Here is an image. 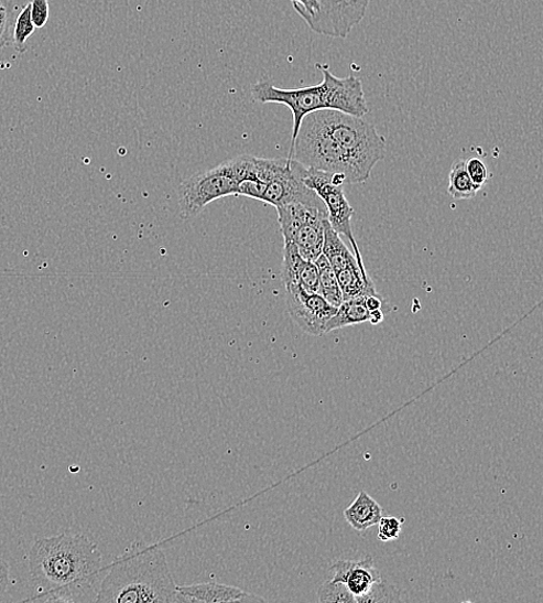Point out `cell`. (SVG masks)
Returning <instances> with one entry per match:
<instances>
[{"label":"cell","instance_id":"1","mask_svg":"<svg viewBox=\"0 0 543 603\" xmlns=\"http://www.w3.org/2000/svg\"><path fill=\"white\" fill-rule=\"evenodd\" d=\"M37 593L26 602H96L106 568L97 543L65 531L36 540L29 554Z\"/></svg>","mask_w":543,"mask_h":603},{"label":"cell","instance_id":"2","mask_svg":"<svg viewBox=\"0 0 543 603\" xmlns=\"http://www.w3.org/2000/svg\"><path fill=\"white\" fill-rule=\"evenodd\" d=\"M96 602L181 603L160 545L134 541L106 568Z\"/></svg>","mask_w":543,"mask_h":603},{"label":"cell","instance_id":"3","mask_svg":"<svg viewBox=\"0 0 543 603\" xmlns=\"http://www.w3.org/2000/svg\"><path fill=\"white\" fill-rule=\"evenodd\" d=\"M316 68L324 77L323 82L316 85L284 89L263 82L256 84L252 88V95L257 101L281 104L290 108L293 117L291 146L298 136L304 118L314 111L335 109L358 118L369 114L363 84L359 78L336 77L329 72L327 65L316 64Z\"/></svg>","mask_w":543,"mask_h":603},{"label":"cell","instance_id":"4","mask_svg":"<svg viewBox=\"0 0 543 603\" xmlns=\"http://www.w3.org/2000/svg\"><path fill=\"white\" fill-rule=\"evenodd\" d=\"M287 160L296 161L307 169L341 173L349 184H365L371 176L348 151L329 139L309 116L302 121L298 136L290 147Z\"/></svg>","mask_w":543,"mask_h":603},{"label":"cell","instance_id":"5","mask_svg":"<svg viewBox=\"0 0 543 603\" xmlns=\"http://www.w3.org/2000/svg\"><path fill=\"white\" fill-rule=\"evenodd\" d=\"M326 136L348 151L369 174L387 153V140L363 118L324 109L308 115Z\"/></svg>","mask_w":543,"mask_h":603},{"label":"cell","instance_id":"6","mask_svg":"<svg viewBox=\"0 0 543 603\" xmlns=\"http://www.w3.org/2000/svg\"><path fill=\"white\" fill-rule=\"evenodd\" d=\"M284 241L296 245L300 254L314 261L323 255L328 213L323 200L297 201L276 208Z\"/></svg>","mask_w":543,"mask_h":603},{"label":"cell","instance_id":"7","mask_svg":"<svg viewBox=\"0 0 543 603\" xmlns=\"http://www.w3.org/2000/svg\"><path fill=\"white\" fill-rule=\"evenodd\" d=\"M239 183L240 179L235 159L210 170L191 175L180 184L177 190V205L181 218H194L214 201L238 194Z\"/></svg>","mask_w":543,"mask_h":603},{"label":"cell","instance_id":"8","mask_svg":"<svg viewBox=\"0 0 543 603\" xmlns=\"http://www.w3.org/2000/svg\"><path fill=\"white\" fill-rule=\"evenodd\" d=\"M332 177L333 173L307 169L305 166L302 169L304 184L318 194L327 208L330 227L338 235L345 236L350 241L352 252L361 271L368 272L352 233L351 218L355 212L347 200L344 185L334 184Z\"/></svg>","mask_w":543,"mask_h":603},{"label":"cell","instance_id":"9","mask_svg":"<svg viewBox=\"0 0 543 603\" xmlns=\"http://www.w3.org/2000/svg\"><path fill=\"white\" fill-rule=\"evenodd\" d=\"M323 255L334 271L344 301L369 295H378L373 281L368 272L361 271L358 261L341 237L330 227L329 220L325 225V240Z\"/></svg>","mask_w":543,"mask_h":603},{"label":"cell","instance_id":"10","mask_svg":"<svg viewBox=\"0 0 543 603\" xmlns=\"http://www.w3.org/2000/svg\"><path fill=\"white\" fill-rule=\"evenodd\" d=\"M370 0H319V12L308 26L315 33L346 39L367 14Z\"/></svg>","mask_w":543,"mask_h":603},{"label":"cell","instance_id":"11","mask_svg":"<svg viewBox=\"0 0 543 603\" xmlns=\"http://www.w3.org/2000/svg\"><path fill=\"white\" fill-rule=\"evenodd\" d=\"M286 305L291 319L311 336H325V329L337 308L321 294L308 293L301 287L285 288Z\"/></svg>","mask_w":543,"mask_h":603},{"label":"cell","instance_id":"12","mask_svg":"<svg viewBox=\"0 0 543 603\" xmlns=\"http://www.w3.org/2000/svg\"><path fill=\"white\" fill-rule=\"evenodd\" d=\"M282 279L285 288L301 287L308 293L319 294L318 267L305 259L290 241H284Z\"/></svg>","mask_w":543,"mask_h":603},{"label":"cell","instance_id":"13","mask_svg":"<svg viewBox=\"0 0 543 603\" xmlns=\"http://www.w3.org/2000/svg\"><path fill=\"white\" fill-rule=\"evenodd\" d=\"M330 580L344 583L355 600L366 594L381 579L372 557L361 561H338L330 568Z\"/></svg>","mask_w":543,"mask_h":603},{"label":"cell","instance_id":"14","mask_svg":"<svg viewBox=\"0 0 543 603\" xmlns=\"http://www.w3.org/2000/svg\"><path fill=\"white\" fill-rule=\"evenodd\" d=\"M181 603L263 602V597L237 586L219 583H199L177 586Z\"/></svg>","mask_w":543,"mask_h":603},{"label":"cell","instance_id":"15","mask_svg":"<svg viewBox=\"0 0 543 603\" xmlns=\"http://www.w3.org/2000/svg\"><path fill=\"white\" fill-rule=\"evenodd\" d=\"M382 517V507L367 491H360L352 504L346 508L347 523L358 531H365L378 525Z\"/></svg>","mask_w":543,"mask_h":603},{"label":"cell","instance_id":"16","mask_svg":"<svg viewBox=\"0 0 543 603\" xmlns=\"http://www.w3.org/2000/svg\"><path fill=\"white\" fill-rule=\"evenodd\" d=\"M366 298L367 297H360L344 301L341 305L337 308L335 315L327 323L325 334L347 326L369 322L370 310L367 308Z\"/></svg>","mask_w":543,"mask_h":603},{"label":"cell","instance_id":"17","mask_svg":"<svg viewBox=\"0 0 543 603\" xmlns=\"http://www.w3.org/2000/svg\"><path fill=\"white\" fill-rule=\"evenodd\" d=\"M319 272V294L333 306L338 308L344 302L341 288L324 255L314 260Z\"/></svg>","mask_w":543,"mask_h":603},{"label":"cell","instance_id":"18","mask_svg":"<svg viewBox=\"0 0 543 603\" xmlns=\"http://www.w3.org/2000/svg\"><path fill=\"white\" fill-rule=\"evenodd\" d=\"M448 194L456 200H469L477 196L479 190L475 187L466 171V160H458L452 166L448 176Z\"/></svg>","mask_w":543,"mask_h":603},{"label":"cell","instance_id":"19","mask_svg":"<svg viewBox=\"0 0 543 603\" xmlns=\"http://www.w3.org/2000/svg\"><path fill=\"white\" fill-rule=\"evenodd\" d=\"M35 30L31 17V4H28L22 8L14 20L12 40L13 47L18 53L24 54L28 51L26 43Z\"/></svg>","mask_w":543,"mask_h":603},{"label":"cell","instance_id":"20","mask_svg":"<svg viewBox=\"0 0 543 603\" xmlns=\"http://www.w3.org/2000/svg\"><path fill=\"white\" fill-rule=\"evenodd\" d=\"M400 601V592L397 586L382 579H379L366 594L356 599V603H393Z\"/></svg>","mask_w":543,"mask_h":603},{"label":"cell","instance_id":"21","mask_svg":"<svg viewBox=\"0 0 543 603\" xmlns=\"http://www.w3.org/2000/svg\"><path fill=\"white\" fill-rule=\"evenodd\" d=\"M318 601L323 603H356L355 596L341 582L328 579L318 592Z\"/></svg>","mask_w":543,"mask_h":603},{"label":"cell","instance_id":"22","mask_svg":"<svg viewBox=\"0 0 543 603\" xmlns=\"http://www.w3.org/2000/svg\"><path fill=\"white\" fill-rule=\"evenodd\" d=\"M13 4L11 0H0V51H3L12 37Z\"/></svg>","mask_w":543,"mask_h":603},{"label":"cell","instance_id":"23","mask_svg":"<svg viewBox=\"0 0 543 603\" xmlns=\"http://www.w3.org/2000/svg\"><path fill=\"white\" fill-rule=\"evenodd\" d=\"M402 521L395 517H381L378 523V539L381 542H391L399 539Z\"/></svg>","mask_w":543,"mask_h":603},{"label":"cell","instance_id":"24","mask_svg":"<svg viewBox=\"0 0 543 603\" xmlns=\"http://www.w3.org/2000/svg\"><path fill=\"white\" fill-rule=\"evenodd\" d=\"M466 171L475 187L479 191L488 183L490 173L486 164L479 159L466 160Z\"/></svg>","mask_w":543,"mask_h":603},{"label":"cell","instance_id":"25","mask_svg":"<svg viewBox=\"0 0 543 603\" xmlns=\"http://www.w3.org/2000/svg\"><path fill=\"white\" fill-rule=\"evenodd\" d=\"M31 17L35 29H43L47 25L50 19V2L48 0H32Z\"/></svg>","mask_w":543,"mask_h":603},{"label":"cell","instance_id":"26","mask_svg":"<svg viewBox=\"0 0 543 603\" xmlns=\"http://www.w3.org/2000/svg\"><path fill=\"white\" fill-rule=\"evenodd\" d=\"M290 2L306 24L319 12V0H290Z\"/></svg>","mask_w":543,"mask_h":603},{"label":"cell","instance_id":"27","mask_svg":"<svg viewBox=\"0 0 543 603\" xmlns=\"http://www.w3.org/2000/svg\"><path fill=\"white\" fill-rule=\"evenodd\" d=\"M10 583V567L0 558V599L4 596Z\"/></svg>","mask_w":543,"mask_h":603},{"label":"cell","instance_id":"28","mask_svg":"<svg viewBox=\"0 0 543 603\" xmlns=\"http://www.w3.org/2000/svg\"><path fill=\"white\" fill-rule=\"evenodd\" d=\"M366 304L370 311L378 310L382 308V299L379 294L369 295L366 298Z\"/></svg>","mask_w":543,"mask_h":603},{"label":"cell","instance_id":"29","mask_svg":"<svg viewBox=\"0 0 543 603\" xmlns=\"http://www.w3.org/2000/svg\"><path fill=\"white\" fill-rule=\"evenodd\" d=\"M384 319L383 311L381 309L370 311V321L372 325L380 324Z\"/></svg>","mask_w":543,"mask_h":603}]
</instances>
